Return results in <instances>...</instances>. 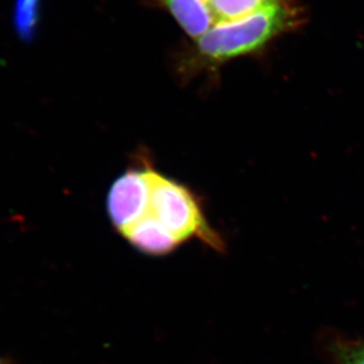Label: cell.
<instances>
[{
  "instance_id": "cell-1",
  "label": "cell",
  "mask_w": 364,
  "mask_h": 364,
  "mask_svg": "<svg viewBox=\"0 0 364 364\" xmlns=\"http://www.w3.org/2000/svg\"><path fill=\"white\" fill-rule=\"evenodd\" d=\"M297 14L285 0L252 14L218 21L197 41L198 52L208 62L223 63L251 55L295 25Z\"/></svg>"
},
{
  "instance_id": "cell-2",
  "label": "cell",
  "mask_w": 364,
  "mask_h": 364,
  "mask_svg": "<svg viewBox=\"0 0 364 364\" xmlns=\"http://www.w3.org/2000/svg\"><path fill=\"white\" fill-rule=\"evenodd\" d=\"M150 184L146 216L157 220L179 244L200 238L216 250L223 249V242L210 228L196 197L189 189L154 170H150Z\"/></svg>"
},
{
  "instance_id": "cell-3",
  "label": "cell",
  "mask_w": 364,
  "mask_h": 364,
  "mask_svg": "<svg viewBox=\"0 0 364 364\" xmlns=\"http://www.w3.org/2000/svg\"><path fill=\"white\" fill-rule=\"evenodd\" d=\"M150 170H130L111 186L107 195V213L119 232L141 220L150 202Z\"/></svg>"
},
{
  "instance_id": "cell-4",
  "label": "cell",
  "mask_w": 364,
  "mask_h": 364,
  "mask_svg": "<svg viewBox=\"0 0 364 364\" xmlns=\"http://www.w3.org/2000/svg\"><path fill=\"white\" fill-rule=\"evenodd\" d=\"M121 234L143 254L162 256L170 254L181 245L157 220L146 215Z\"/></svg>"
},
{
  "instance_id": "cell-5",
  "label": "cell",
  "mask_w": 364,
  "mask_h": 364,
  "mask_svg": "<svg viewBox=\"0 0 364 364\" xmlns=\"http://www.w3.org/2000/svg\"><path fill=\"white\" fill-rule=\"evenodd\" d=\"M162 3L191 38L198 41L217 24L208 0H162Z\"/></svg>"
},
{
  "instance_id": "cell-6",
  "label": "cell",
  "mask_w": 364,
  "mask_h": 364,
  "mask_svg": "<svg viewBox=\"0 0 364 364\" xmlns=\"http://www.w3.org/2000/svg\"><path fill=\"white\" fill-rule=\"evenodd\" d=\"M279 0H208L217 23L244 17Z\"/></svg>"
},
{
  "instance_id": "cell-7",
  "label": "cell",
  "mask_w": 364,
  "mask_h": 364,
  "mask_svg": "<svg viewBox=\"0 0 364 364\" xmlns=\"http://www.w3.org/2000/svg\"><path fill=\"white\" fill-rule=\"evenodd\" d=\"M41 0H17L14 11V26L21 38L31 39L38 23V5Z\"/></svg>"
},
{
  "instance_id": "cell-8",
  "label": "cell",
  "mask_w": 364,
  "mask_h": 364,
  "mask_svg": "<svg viewBox=\"0 0 364 364\" xmlns=\"http://www.w3.org/2000/svg\"><path fill=\"white\" fill-rule=\"evenodd\" d=\"M335 358L338 364H364V342L337 344Z\"/></svg>"
},
{
  "instance_id": "cell-9",
  "label": "cell",
  "mask_w": 364,
  "mask_h": 364,
  "mask_svg": "<svg viewBox=\"0 0 364 364\" xmlns=\"http://www.w3.org/2000/svg\"><path fill=\"white\" fill-rule=\"evenodd\" d=\"M0 364H9V363H7V361H5V360H1V358H0Z\"/></svg>"
}]
</instances>
